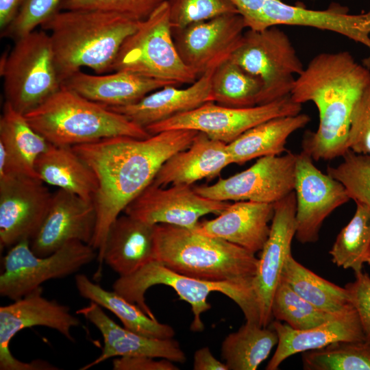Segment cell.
<instances>
[{
	"label": "cell",
	"instance_id": "obj_1",
	"mask_svg": "<svg viewBox=\"0 0 370 370\" xmlns=\"http://www.w3.org/2000/svg\"><path fill=\"white\" fill-rule=\"evenodd\" d=\"M199 132L164 131L147 138L115 136L73 146L92 168L98 187L93 197L97 224L90 245L99 262L111 224L154 180L163 163L188 148Z\"/></svg>",
	"mask_w": 370,
	"mask_h": 370
},
{
	"label": "cell",
	"instance_id": "obj_2",
	"mask_svg": "<svg viewBox=\"0 0 370 370\" xmlns=\"http://www.w3.org/2000/svg\"><path fill=\"white\" fill-rule=\"evenodd\" d=\"M369 82L370 69L348 51L321 53L311 60L290 95L300 104L313 102L319 111V127L305 136L303 152L317 161L342 157L349 150L352 114Z\"/></svg>",
	"mask_w": 370,
	"mask_h": 370
},
{
	"label": "cell",
	"instance_id": "obj_3",
	"mask_svg": "<svg viewBox=\"0 0 370 370\" xmlns=\"http://www.w3.org/2000/svg\"><path fill=\"white\" fill-rule=\"evenodd\" d=\"M140 21L99 10L59 11L45 22L60 81L86 66L96 74L112 71L119 49Z\"/></svg>",
	"mask_w": 370,
	"mask_h": 370
},
{
	"label": "cell",
	"instance_id": "obj_4",
	"mask_svg": "<svg viewBox=\"0 0 370 370\" xmlns=\"http://www.w3.org/2000/svg\"><path fill=\"white\" fill-rule=\"evenodd\" d=\"M25 117L38 134L56 146L73 147L115 136H151L124 115L84 98L64 84Z\"/></svg>",
	"mask_w": 370,
	"mask_h": 370
},
{
	"label": "cell",
	"instance_id": "obj_5",
	"mask_svg": "<svg viewBox=\"0 0 370 370\" xmlns=\"http://www.w3.org/2000/svg\"><path fill=\"white\" fill-rule=\"evenodd\" d=\"M156 260L179 273L208 281L254 278L255 254L225 240L169 224L155 228Z\"/></svg>",
	"mask_w": 370,
	"mask_h": 370
},
{
	"label": "cell",
	"instance_id": "obj_6",
	"mask_svg": "<svg viewBox=\"0 0 370 370\" xmlns=\"http://www.w3.org/2000/svg\"><path fill=\"white\" fill-rule=\"evenodd\" d=\"M253 280H200L174 271L154 260L130 275L119 276L113 283L112 289L129 301L138 305L149 317L156 319L146 304L145 293L155 285L170 286L179 295L180 299L191 306L193 319L190 330L201 332L204 329L201 315L211 308L208 297L213 292L221 293L234 301L241 309L246 321L261 325L260 310Z\"/></svg>",
	"mask_w": 370,
	"mask_h": 370
},
{
	"label": "cell",
	"instance_id": "obj_7",
	"mask_svg": "<svg viewBox=\"0 0 370 370\" xmlns=\"http://www.w3.org/2000/svg\"><path fill=\"white\" fill-rule=\"evenodd\" d=\"M0 73L5 101L24 115L62 85L49 35L43 29L16 40L11 51L1 60Z\"/></svg>",
	"mask_w": 370,
	"mask_h": 370
},
{
	"label": "cell",
	"instance_id": "obj_8",
	"mask_svg": "<svg viewBox=\"0 0 370 370\" xmlns=\"http://www.w3.org/2000/svg\"><path fill=\"white\" fill-rule=\"evenodd\" d=\"M127 71L177 86L191 84L199 76L176 49L168 1L160 5L121 45L112 71Z\"/></svg>",
	"mask_w": 370,
	"mask_h": 370
},
{
	"label": "cell",
	"instance_id": "obj_9",
	"mask_svg": "<svg viewBox=\"0 0 370 370\" xmlns=\"http://www.w3.org/2000/svg\"><path fill=\"white\" fill-rule=\"evenodd\" d=\"M262 82L258 105L291 95L297 77L304 69L288 35L277 26L248 29L230 58Z\"/></svg>",
	"mask_w": 370,
	"mask_h": 370
},
{
	"label": "cell",
	"instance_id": "obj_10",
	"mask_svg": "<svg viewBox=\"0 0 370 370\" xmlns=\"http://www.w3.org/2000/svg\"><path fill=\"white\" fill-rule=\"evenodd\" d=\"M97 255L90 245L71 241L48 256H38L31 249L29 240L21 241L9 248L3 257L0 295L18 299L45 282L76 273Z\"/></svg>",
	"mask_w": 370,
	"mask_h": 370
},
{
	"label": "cell",
	"instance_id": "obj_11",
	"mask_svg": "<svg viewBox=\"0 0 370 370\" xmlns=\"http://www.w3.org/2000/svg\"><path fill=\"white\" fill-rule=\"evenodd\" d=\"M301 105L293 101L291 95L267 104L244 108L208 101L195 109L151 125L145 130L151 135L173 130H195L227 145L264 121L301 113Z\"/></svg>",
	"mask_w": 370,
	"mask_h": 370
},
{
	"label": "cell",
	"instance_id": "obj_12",
	"mask_svg": "<svg viewBox=\"0 0 370 370\" xmlns=\"http://www.w3.org/2000/svg\"><path fill=\"white\" fill-rule=\"evenodd\" d=\"M40 286L14 302L0 307V369L57 370L51 363L36 360L22 362L10 352V343L21 330L34 326H45L60 333L74 342L71 328L81 325L68 306L43 296Z\"/></svg>",
	"mask_w": 370,
	"mask_h": 370
},
{
	"label": "cell",
	"instance_id": "obj_13",
	"mask_svg": "<svg viewBox=\"0 0 370 370\" xmlns=\"http://www.w3.org/2000/svg\"><path fill=\"white\" fill-rule=\"evenodd\" d=\"M297 153L259 158L245 171L212 185L194 186L211 199L274 204L294 191Z\"/></svg>",
	"mask_w": 370,
	"mask_h": 370
},
{
	"label": "cell",
	"instance_id": "obj_14",
	"mask_svg": "<svg viewBox=\"0 0 370 370\" xmlns=\"http://www.w3.org/2000/svg\"><path fill=\"white\" fill-rule=\"evenodd\" d=\"M40 179L25 175L0 178V247L31 241L42 225L53 194Z\"/></svg>",
	"mask_w": 370,
	"mask_h": 370
},
{
	"label": "cell",
	"instance_id": "obj_15",
	"mask_svg": "<svg viewBox=\"0 0 370 370\" xmlns=\"http://www.w3.org/2000/svg\"><path fill=\"white\" fill-rule=\"evenodd\" d=\"M245 29L239 13H228L173 30V36L181 59L199 77L230 58Z\"/></svg>",
	"mask_w": 370,
	"mask_h": 370
},
{
	"label": "cell",
	"instance_id": "obj_16",
	"mask_svg": "<svg viewBox=\"0 0 370 370\" xmlns=\"http://www.w3.org/2000/svg\"><path fill=\"white\" fill-rule=\"evenodd\" d=\"M294 192L295 237L301 243L317 242L324 220L350 199L343 184L322 173L302 151L297 153Z\"/></svg>",
	"mask_w": 370,
	"mask_h": 370
},
{
	"label": "cell",
	"instance_id": "obj_17",
	"mask_svg": "<svg viewBox=\"0 0 370 370\" xmlns=\"http://www.w3.org/2000/svg\"><path fill=\"white\" fill-rule=\"evenodd\" d=\"M230 204L204 197L191 186L164 188L151 182L123 212L151 225L169 224L193 230L201 217L219 214Z\"/></svg>",
	"mask_w": 370,
	"mask_h": 370
},
{
	"label": "cell",
	"instance_id": "obj_18",
	"mask_svg": "<svg viewBox=\"0 0 370 370\" xmlns=\"http://www.w3.org/2000/svg\"><path fill=\"white\" fill-rule=\"evenodd\" d=\"M296 196L294 191L273 204L270 232L264 243L253 280L260 310V325L271 321V304L291 243L296 234Z\"/></svg>",
	"mask_w": 370,
	"mask_h": 370
},
{
	"label": "cell",
	"instance_id": "obj_19",
	"mask_svg": "<svg viewBox=\"0 0 370 370\" xmlns=\"http://www.w3.org/2000/svg\"><path fill=\"white\" fill-rule=\"evenodd\" d=\"M333 3L323 10L287 4L281 0H265L251 29L262 30L278 25H299L328 30L359 42L370 51V10L358 14ZM363 64L370 69V56Z\"/></svg>",
	"mask_w": 370,
	"mask_h": 370
},
{
	"label": "cell",
	"instance_id": "obj_20",
	"mask_svg": "<svg viewBox=\"0 0 370 370\" xmlns=\"http://www.w3.org/2000/svg\"><path fill=\"white\" fill-rule=\"evenodd\" d=\"M96 224L97 212L92 200L58 188L53 193L42 225L30 241L31 249L38 256H46L71 241L90 245Z\"/></svg>",
	"mask_w": 370,
	"mask_h": 370
},
{
	"label": "cell",
	"instance_id": "obj_21",
	"mask_svg": "<svg viewBox=\"0 0 370 370\" xmlns=\"http://www.w3.org/2000/svg\"><path fill=\"white\" fill-rule=\"evenodd\" d=\"M100 332L103 347L101 354L93 361L80 368L86 370L112 357L149 356L184 363L186 356L179 342L173 338L160 339L148 337L121 327L110 318L97 304H90L79 309Z\"/></svg>",
	"mask_w": 370,
	"mask_h": 370
},
{
	"label": "cell",
	"instance_id": "obj_22",
	"mask_svg": "<svg viewBox=\"0 0 370 370\" xmlns=\"http://www.w3.org/2000/svg\"><path fill=\"white\" fill-rule=\"evenodd\" d=\"M273 214V204L238 201L230 204L216 218L199 221L193 231L256 254L268 238Z\"/></svg>",
	"mask_w": 370,
	"mask_h": 370
},
{
	"label": "cell",
	"instance_id": "obj_23",
	"mask_svg": "<svg viewBox=\"0 0 370 370\" xmlns=\"http://www.w3.org/2000/svg\"><path fill=\"white\" fill-rule=\"evenodd\" d=\"M214 70L204 73L186 88H179L175 85H166L148 94L135 103L106 107L145 129L151 125L212 101L211 78Z\"/></svg>",
	"mask_w": 370,
	"mask_h": 370
},
{
	"label": "cell",
	"instance_id": "obj_24",
	"mask_svg": "<svg viewBox=\"0 0 370 370\" xmlns=\"http://www.w3.org/2000/svg\"><path fill=\"white\" fill-rule=\"evenodd\" d=\"M231 164L227 144L199 132L188 148L163 163L152 183L161 187L191 186L201 180L217 177Z\"/></svg>",
	"mask_w": 370,
	"mask_h": 370
},
{
	"label": "cell",
	"instance_id": "obj_25",
	"mask_svg": "<svg viewBox=\"0 0 370 370\" xmlns=\"http://www.w3.org/2000/svg\"><path fill=\"white\" fill-rule=\"evenodd\" d=\"M278 336L275 352L267 370H276L288 357L300 352L319 349L338 341H364L365 337L354 309L316 327L295 330L275 320L271 324Z\"/></svg>",
	"mask_w": 370,
	"mask_h": 370
},
{
	"label": "cell",
	"instance_id": "obj_26",
	"mask_svg": "<svg viewBox=\"0 0 370 370\" xmlns=\"http://www.w3.org/2000/svg\"><path fill=\"white\" fill-rule=\"evenodd\" d=\"M156 225L125 214L109 227L99 264L105 262L120 277L156 260Z\"/></svg>",
	"mask_w": 370,
	"mask_h": 370
},
{
	"label": "cell",
	"instance_id": "obj_27",
	"mask_svg": "<svg viewBox=\"0 0 370 370\" xmlns=\"http://www.w3.org/2000/svg\"><path fill=\"white\" fill-rule=\"evenodd\" d=\"M90 101L107 107H119L139 101L171 82L149 78L127 71L90 75L78 71L62 83Z\"/></svg>",
	"mask_w": 370,
	"mask_h": 370
},
{
	"label": "cell",
	"instance_id": "obj_28",
	"mask_svg": "<svg viewBox=\"0 0 370 370\" xmlns=\"http://www.w3.org/2000/svg\"><path fill=\"white\" fill-rule=\"evenodd\" d=\"M49 145L24 114L5 101L0 117V178L12 175L39 178L35 162Z\"/></svg>",
	"mask_w": 370,
	"mask_h": 370
},
{
	"label": "cell",
	"instance_id": "obj_29",
	"mask_svg": "<svg viewBox=\"0 0 370 370\" xmlns=\"http://www.w3.org/2000/svg\"><path fill=\"white\" fill-rule=\"evenodd\" d=\"M35 171L45 184L86 199L92 200L97 190L95 173L73 147L50 144L48 149L38 157Z\"/></svg>",
	"mask_w": 370,
	"mask_h": 370
},
{
	"label": "cell",
	"instance_id": "obj_30",
	"mask_svg": "<svg viewBox=\"0 0 370 370\" xmlns=\"http://www.w3.org/2000/svg\"><path fill=\"white\" fill-rule=\"evenodd\" d=\"M310 121L304 113L273 118L245 132L227 145L233 164L264 156H280L286 151L288 138Z\"/></svg>",
	"mask_w": 370,
	"mask_h": 370
},
{
	"label": "cell",
	"instance_id": "obj_31",
	"mask_svg": "<svg viewBox=\"0 0 370 370\" xmlns=\"http://www.w3.org/2000/svg\"><path fill=\"white\" fill-rule=\"evenodd\" d=\"M75 284L81 297L112 312L125 328L154 338L174 337L175 332L171 325L151 318L138 305L129 301L114 291L104 289L86 275H76Z\"/></svg>",
	"mask_w": 370,
	"mask_h": 370
},
{
	"label": "cell",
	"instance_id": "obj_32",
	"mask_svg": "<svg viewBox=\"0 0 370 370\" xmlns=\"http://www.w3.org/2000/svg\"><path fill=\"white\" fill-rule=\"evenodd\" d=\"M280 279L307 301L324 311L342 314L354 309L347 288L326 280L298 262L290 254Z\"/></svg>",
	"mask_w": 370,
	"mask_h": 370
},
{
	"label": "cell",
	"instance_id": "obj_33",
	"mask_svg": "<svg viewBox=\"0 0 370 370\" xmlns=\"http://www.w3.org/2000/svg\"><path fill=\"white\" fill-rule=\"evenodd\" d=\"M278 342V334L271 327L245 321L223 339L221 356L228 370H256Z\"/></svg>",
	"mask_w": 370,
	"mask_h": 370
},
{
	"label": "cell",
	"instance_id": "obj_34",
	"mask_svg": "<svg viewBox=\"0 0 370 370\" xmlns=\"http://www.w3.org/2000/svg\"><path fill=\"white\" fill-rule=\"evenodd\" d=\"M262 88L259 77L231 59L219 64L211 78L212 101L227 107L244 108L258 106Z\"/></svg>",
	"mask_w": 370,
	"mask_h": 370
},
{
	"label": "cell",
	"instance_id": "obj_35",
	"mask_svg": "<svg viewBox=\"0 0 370 370\" xmlns=\"http://www.w3.org/2000/svg\"><path fill=\"white\" fill-rule=\"evenodd\" d=\"M355 213L338 234L329 254L332 262L355 273L362 271L370 251V209L356 204Z\"/></svg>",
	"mask_w": 370,
	"mask_h": 370
},
{
	"label": "cell",
	"instance_id": "obj_36",
	"mask_svg": "<svg viewBox=\"0 0 370 370\" xmlns=\"http://www.w3.org/2000/svg\"><path fill=\"white\" fill-rule=\"evenodd\" d=\"M305 370H370V341H338L303 352Z\"/></svg>",
	"mask_w": 370,
	"mask_h": 370
},
{
	"label": "cell",
	"instance_id": "obj_37",
	"mask_svg": "<svg viewBox=\"0 0 370 370\" xmlns=\"http://www.w3.org/2000/svg\"><path fill=\"white\" fill-rule=\"evenodd\" d=\"M343 314L331 313L318 308L300 297L281 279L271 304L272 318L284 321L295 330L310 329Z\"/></svg>",
	"mask_w": 370,
	"mask_h": 370
},
{
	"label": "cell",
	"instance_id": "obj_38",
	"mask_svg": "<svg viewBox=\"0 0 370 370\" xmlns=\"http://www.w3.org/2000/svg\"><path fill=\"white\" fill-rule=\"evenodd\" d=\"M336 166H328L327 174L341 182L350 199L370 209V154L348 150Z\"/></svg>",
	"mask_w": 370,
	"mask_h": 370
},
{
	"label": "cell",
	"instance_id": "obj_39",
	"mask_svg": "<svg viewBox=\"0 0 370 370\" xmlns=\"http://www.w3.org/2000/svg\"><path fill=\"white\" fill-rule=\"evenodd\" d=\"M173 30L228 14L238 13L230 0H169Z\"/></svg>",
	"mask_w": 370,
	"mask_h": 370
},
{
	"label": "cell",
	"instance_id": "obj_40",
	"mask_svg": "<svg viewBox=\"0 0 370 370\" xmlns=\"http://www.w3.org/2000/svg\"><path fill=\"white\" fill-rule=\"evenodd\" d=\"M169 0H62L60 9L99 10L118 13L136 21L147 18Z\"/></svg>",
	"mask_w": 370,
	"mask_h": 370
},
{
	"label": "cell",
	"instance_id": "obj_41",
	"mask_svg": "<svg viewBox=\"0 0 370 370\" xmlns=\"http://www.w3.org/2000/svg\"><path fill=\"white\" fill-rule=\"evenodd\" d=\"M62 1L24 0L15 18L1 32V36L16 40L34 31L60 11Z\"/></svg>",
	"mask_w": 370,
	"mask_h": 370
},
{
	"label": "cell",
	"instance_id": "obj_42",
	"mask_svg": "<svg viewBox=\"0 0 370 370\" xmlns=\"http://www.w3.org/2000/svg\"><path fill=\"white\" fill-rule=\"evenodd\" d=\"M347 147L357 153L370 154V82L354 108Z\"/></svg>",
	"mask_w": 370,
	"mask_h": 370
},
{
	"label": "cell",
	"instance_id": "obj_43",
	"mask_svg": "<svg viewBox=\"0 0 370 370\" xmlns=\"http://www.w3.org/2000/svg\"><path fill=\"white\" fill-rule=\"evenodd\" d=\"M345 287L358 314L365 340L370 341V276L362 271L355 273L354 281Z\"/></svg>",
	"mask_w": 370,
	"mask_h": 370
},
{
	"label": "cell",
	"instance_id": "obj_44",
	"mask_svg": "<svg viewBox=\"0 0 370 370\" xmlns=\"http://www.w3.org/2000/svg\"><path fill=\"white\" fill-rule=\"evenodd\" d=\"M149 356H121L112 361L113 370H178L174 362Z\"/></svg>",
	"mask_w": 370,
	"mask_h": 370
},
{
	"label": "cell",
	"instance_id": "obj_45",
	"mask_svg": "<svg viewBox=\"0 0 370 370\" xmlns=\"http://www.w3.org/2000/svg\"><path fill=\"white\" fill-rule=\"evenodd\" d=\"M243 16L247 29H251L257 21L265 0H230Z\"/></svg>",
	"mask_w": 370,
	"mask_h": 370
},
{
	"label": "cell",
	"instance_id": "obj_46",
	"mask_svg": "<svg viewBox=\"0 0 370 370\" xmlns=\"http://www.w3.org/2000/svg\"><path fill=\"white\" fill-rule=\"evenodd\" d=\"M194 370H228L225 362L217 360L208 347H203L195 352Z\"/></svg>",
	"mask_w": 370,
	"mask_h": 370
},
{
	"label": "cell",
	"instance_id": "obj_47",
	"mask_svg": "<svg viewBox=\"0 0 370 370\" xmlns=\"http://www.w3.org/2000/svg\"><path fill=\"white\" fill-rule=\"evenodd\" d=\"M24 0H0V28L3 31L15 18Z\"/></svg>",
	"mask_w": 370,
	"mask_h": 370
},
{
	"label": "cell",
	"instance_id": "obj_48",
	"mask_svg": "<svg viewBox=\"0 0 370 370\" xmlns=\"http://www.w3.org/2000/svg\"><path fill=\"white\" fill-rule=\"evenodd\" d=\"M365 263H367L368 264L370 265V251L369 252V254H368L367 256H366V258H365Z\"/></svg>",
	"mask_w": 370,
	"mask_h": 370
}]
</instances>
